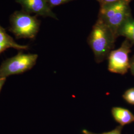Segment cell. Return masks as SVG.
I'll list each match as a JSON object with an SVG mask.
<instances>
[{
    "mask_svg": "<svg viewBox=\"0 0 134 134\" xmlns=\"http://www.w3.org/2000/svg\"><path fill=\"white\" fill-rule=\"evenodd\" d=\"M116 39L110 29L98 19L92 27L87 40L96 62L99 63L107 59L114 47Z\"/></svg>",
    "mask_w": 134,
    "mask_h": 134,
    "instance_id": "1",
    "label": "cell"
},
{
    "mask_svg": "<svg viewBox=\"0 0 134 134\" xmlns=\"http://www.w3.org/2000/svg\"><path fill=\"white\" fill-rule=\"evenodd\" d=\"M9 30L17 39H34L38 32L40 21L37 16L31 15L23 10L15 11L10 18Z\"/></svg>",
    "mask_w": 134,
    "mask_h": 134,
    "instance_id": "2",
    "label": "cell"
},
{
    "mask_svg": "<svg viewBox=\"0 0 134 134\" xmlns=\"http://www.w3.org/2000/svg\"><path fill=\"white\" fill-rule=\"evenodd\" d=\"M38 55L25 54L23 50H19L18 54L8 58L0 66V78L19 75L31 70L36 64Z\"/></svg>",
    "mask_w": 134,
    "mask_h": 134,
    "instance_id": "3",
    "label": "cell"
},
{
    "mask_svg": "<svg viewBox=\"0 0 134 134\" xmlns=\"http://www.w3.org/2000/svg\"><path fill=\"white\" fill-rule=\"evenodd\" d=\"M133 44L125 39L117 49L111 51L108 57V69L109 71L120 75L126 74L130 68L129 55Z\"/></svg>",
    "mask_w": 134,
    "mask_h": 134,
    "instance_id": "4",
    "label": "cell"
},
{
    "mask_svg": "<svg viewBox=\"0 0 134 134\" xmlns=\"http://www.w3.org/2000/svg\"><path fill=\"white\" fill-rule=\"evenodd\" d=\"M21 5L22 10L29 13L35 14L43 17H50L58 19L49 5L48 0H15Z\"/></svg>",
    "mask_w": 134,
    "mask_h": 134,
    "instance_id": "5",
    "label": "cell"
},
{
    "mask_svg": "<svg viewBox=\"0 0 134 134\" xmlns=\"http://www.w3.org/2000/svg\"><path fill=\"white\" fill-rule=\"evenodd\" d=\"M131 15L132 14L129 3H127L109 19L103 22L110 29L116 38H117V33L120 25Z\"/></svg>",
    "mask_w": 134,
    "mask_h": 134,
    "instance_id": "6",
    "label": "cell"
},
{
    "mask_svg": "<svg viewBox=\"0 0 134 134\" xmlns=\"http://www.w3.org/2000/svg\"><path fill=\"white\" fill-rule=\"evenodd\" d=\"M13 48L19 50H27L29 45H19L7 33L5 29L0 25V55L9 48Z\"/></svg>",
    "mask_w": 134,
    "mask_h": 134,
    "instance_id": "7",
    "label": "cell"
},
{
    "mask_svg": "<svg viewBox=\"0 0 134 134\" xmlns=\"http://www.w3.org/2000/svg\"><path fill=\"white\" fill-rule=\"evenodd\" d=\"M114 120L123 127L134 122V115L128 109L120 107H114L111 109Z\"/></svg>",
    "mask_w": 134,
    "mask_h": 134,
    "instance_id": "8",
    "label": "cell"
},
{
    "mask_svg": "<svg viewBox=\"0 0 134 134\" xmlns=\"http://www.w3.org/2000/svg\"><path fill=\"white\" fill-rule=\"evenodd\" d=\"M117 37H125L134 45V19L131 15L120 25L117 33Z\"/></svg>",
    "mask_w": 134,
    "mask_h": 134,
    "instance_id": "9",
    "label": "cell"
},
{
    "mask_svg": "<svg viewBox=\"0 0 134 134\" xmlns=\"http://www.w3.org/2000/svg\"><path fill=\"white\" fill-rule=\"evenodd\" d=\"M123 97L127 103L134 105V88H130L125 91Z\"/></svg>",
    "mask_w": 134,
    "mask_h": 134,
    "instance_id": "10",
    "label": "cell"
},
{
    "mask_svg": "<svg viewBox=\"0 0 134 134\" xmlns=\"http://www.w3.org/2000/svg\"><path fill=\"white\" fill-rule=\"evenodd\" d=\"M122 128H123L122 126L119 125V126H118L117 127H116L115 129H114L110 131L107 132H104V133H100V134L95 133L92 132H91V131L86 129L82 130V133L83 134H122Z\"/></svg>",
    "mask_w": 134,
    "mask_h": 134,
    "instance_id": "11",
    "label": "cell"
},
{
    "mask_svg": "<svg viewBox=\"0 0 134 134\" xmlns=\"http://www.w3.org/2000/svg\"><path fill=\"white\" fill-rule=\"evenodd\" d=\"M74 0H48L49 5L52 9L55 7L66 4Z\"/></svg>",
    "mask_w": 134,
    "mask_h": 134,
    "instance_id": "12",
    "label": "cell"
},
{
    "mask_svg": "<svg viewBox=\"0 0 134 134\" xmlns=\"http://www.w3.org/2000/svg\"><path fill=\"white\" fill-rule=\"evenodd\" d=\"M97 1L99 3L100 6L102 5L114 3L118 2L121 1H126V2H128L130 3L132 0H97Z\"/></svg>",
    "mask_w": 134,
    "mask_h": 134,
    "instance_id": "13",
    "label": "cell"
},
{
    "mask_svg": "<svg viewBox=\"0 0 134 134\" xmlns=\"http://www.w3.org/2000/svg\"><path fill=\"white\" fill-rule=\"evenodd\" d=\"M130 70L131 74L134 76V55L130 59Z\"/></svg>",
    "mask_w": 134,
    "mask_h": 134,
    "instance_id": "14",
    "label": "cell"
},
{
    "mask_svg": "<svg viewBox=\"0 0 134 134\" xmlns=\"http://www.w3.org/2000/svg\"><path fill=\"white\" fill-rule=\"evenodd\" d=\"M5 81H6V78L5 77L0 78V92H1V91L2 89L3 86L5 84Z\"/></svg>",
    "mask_w": 134,
    "mask_h": 134,
    "instance_id": "15",
    "label": "cell"
}]
</instances>
